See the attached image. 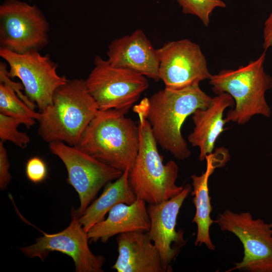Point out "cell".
<instances>
[{
    "label": "cell",
    "mask_w": 272,
    "mask_h": 272,
    "mask_svg": "<svg viewBox=\"0 0 272 272\" xmlns=\"http://www.w3.org/2000/svg\"><path fill=\"white\" fill-rule=\"evenodd\" d=\"M149 99L145 98L133 108L139 117V146L133 166L129 171L130 186L137 198L157 204L179 194L184 186L176 182L178 167L170 160L165 164L147 119Z\"/></svg>",
    "instance_id": "6da1fadb"
},
{
    "label": "cell",
    "mask_w": 272,
    "mask_h": 272,
    "mask_svg": "<svg viewBox=\"0 0 272 272\" xmlns=\"http://www.w3.org/2000/svg\"><path fill=\"white\" fill-rule=\"evenodd\" d=\"M212 98L195 84L173 89L165 88L149 98L147 119L157 143L178 160L190 156L181 133L186 119L198 109L208 107Z\"/></svg>",
    "instance_id": "7a4b0ae2"
},
{
    "label": "cell",
    "mask_w": 272,
    "mask_h": 272,
    "mask_svg": "<svg viewBox=\"0 0 272 272\" xmlns=\"http://www.w3.org/2000/svg\"><path fill=\"white\" fill-rule=\"evenodd\" d=\"M125 114L115 109L99 110L75 147L111 167L130 170L138 152L139 132Z\"/></svg>",
    "instance_id": "3957f363"
},
{
    "label": "cell",
    "mask_w": 272,
    "mask_h": 272,
    "mask_svg": "<svg viewBox=\"0 0 272 272\" xmlns=\"http://www.w3.org/2000/svg\"><path fill=\"white\" fill-rule=\"evenodd\" d=\"M98 106L85 80H68L54 92L52 104L41 112L38 134L45 142L76 146L97 114Z\"/></svg>",
    "instance_id": "277c9868"
},
{
    "label": "cell",
    "mask_w": 272,
    "mask_h": 272,
    "mask_svg": "<svg viewBox=\"0 0 272 272\" xmlns=\"http://www.w3.org/2000/svg\"><path fill=\"white\" fill-rule=\"evenodd\" d=\"M265 56V50L246 65L236 70H223L211 75L209 84L213 92L216 95L228 93L235 101L234 108L227 113V122L244 124L255 115L270 116L271 109L265 95L272 87V78L264 70Z\"/></svg>",
    "instance_id": "5b68a950"
},
{
    "label": "cell",
    "mask_w": 272,
    "mask_h": 272,
    "mask_svg": "<svg viewBox=\"0 0 272 272\" xmlns=\"http://www.w3.org/2000/svg\"><path fill=\"white\" fill-rule=\"evenodd\" d=\"M94 64L85 82L99 110L115 109L126 114L149 87L145 76L112 65L99 55L95 57Z\"/></svg>",
    "instance_id": "8992f818"
},
{
    "label": "cell",
    "mask_w": 272,
    "mask_h": 272,
    "mask_svg": "<svg viewBox=\"0 0 272 272\" xmlns=\"http://www.w3.org/2000/svg\"><path fill=\"white\" fill-rule=\"evenodd\" d=\"M49 24L35 5L7 0L0 6V48L17 53L39 51L49 42Z\"/></svg>",
    "instance_id": "52a82bcc"
},
{
    "label": "cell",
    "mask_w": 272,
    "mask_h": 272,
    "mask_svg": "<svg viewBox=\"0 0 272 272\" xmlns=\"http://www.w3.org/2000/svg\"><path fill=\"white\" fill-rule=\"evenodd\" d=\"M215 222L222 231L235 235L243 245L242 260L228 271L272 272V223L254 219L248 212L237 213L228 209Z\"/></svg>",
    "instance_id": "ba28073f"
},
{
    "label": "cell",
    "mask_w": 272,
    "mask_h": 272,
    "mask_svg": "<svg viewBox=\"0 0 272 272\" xmlns=\"http://www.w3.org/2000/svg\"><path fill=\"white\" fill-rule=\"evenodd\" d=\"M0 56L9 66V77L21 80L25 95L40 112L52 104L55 91L68 80L57 74V66L49 55L39 51L20 54L0 48Z\"/></svg>",
    "instance_id": "9c48e42d"
},
{
    "label": "cell",
    "mask_w": 272,
    "mask_h": 272,
    "mask_svg": "<svg viewBox=\"0 0 272 272\" xmlns=\"http://www.w3.org/2000/svg\"><path fill=\"white\" fill-rule=\"evenodd\" d=\"M50 152L63 163L67 172V182L78 194L80 217L96 196L108 182L115 180L122 171L97 160L75 146L61 142L49 143Z\"/></svg>",
    "instance_id": "30bf717a"
},
{
    "label": "cell",
    "mask_w": 272,
    "mask_h": 272,
    "mask_svg": "<svg viewBox=\"0 0 272 272\" xmlns=\"http://www.w3.org/2000/svg\"><path fill=\"white\" fill-rule=\"evenodd\" d=\"M77 210L72 209L70 225L62 231L54 234L43 232V236L36 239L30 245L20 248L29 258L43 261L50 252L58 251L71 257L77 272H102L105 258L96 255L90 250L86 232L79 221Z\"/></svg>",
    "instance_id": "8fae6325"
},
{
    "label": "cell",
    "mask_w": 272,
    "mask_h": 272,
    "mask_svg": "<svg viewBox=\"0 0 272 272\" xmlns=\"http://www.w3.org/2000/svg\"><path fill=\"white\" fill-rule=\"evenodd\" d=\"M156 52L160 80L166 88L177 89L199 84L212 75L199 46L189 39L169 41Z\"/></svg>",
    "instance_id": "7c38bea8"
},
{
    "label": "cell",
    "mask_w": 272,
    "mask_h": 272,
    "mask_svg": "<svg viewBox=\"0 0 272 272\" xmlns=\"http://www.w3.org/2000/svg\"><path fill=\"white\" fill-rule=\"evenodd\" d=\"M191 189V186L186 184L176 196L157 204H148L147 207L151 226L147 232L169 271H172L170 263L185 243L184 231H177L176 226L180 209Z\"/></svg>",
    "instance_id": "4fadbf2b"
},
{
    "label": "cell",
    "mask_w": 272,
    "mask_h": 272,
    "mask_svg": "<svg viewBox=\"0 0 272 272\" xmlns=\"http://www.w3.org/2000/svg\"><path fill=\"white\" fill-rule=\"evenodd\" d=\"M107 55L112 65L129 69L155 82L160 80L156 49L142 30L113 40Z\"/></svg>",
    "instance_id": "5bb4252c"
},
{
    "label": "cell",
    "mask_w": 272,
    "mask_h": 272,
    "mask_svg": "<svg viewBox=\"0 0 272 272\" xmlns=\"http://www.w3.org/2000/svg\"><path fill=\"white\" fill-rule=\"evenodd\" d=\"M117 260L112 268L117 272H166L160 254L147 232L118 235Z\"/></svg>",
    "instance_id": "9a60e30c"
},
{
    "label": "cell",
    "mask_w": 272,
    "mask_h": 272,
    "mask_svg": "<svg viewBox=\"0 0 272 272\" xmlns=\"http://www.w3.org/2000/svg\"><path fill=\"white\" fill-rule=\"evenodd\" d=\"M229 155L228 151L219 148L214 153L207 155L206 171L200 175H191L193 190L191 192L193 202L195 207V213L192 222L197 226V234L194 242L195 246L205 244L210 250L215 248L210 235V228L215 222L211 217L212 207L209 195L208 182L210 176L217 168L224 166L228 161Z\"/></svg>",
    "instance_id": "2e32d148"
},
{
    "label": "cell",
    "mask_w": 272,
    "mask_h": 272,
    "mask_svg": "<svg viewBox=\"0 0 272 272\" xmlns=\"http://www.w3.org/2000/svg\"><path fill=\"white\" fill-rule=\"evenodd\" d=\"M234 105L232 96L223 93L212 98L208 107L198 109L192 114L194 126L188 141L192 146L199 148L200 161H203L207 155L213 152L216 141L225 130L227 122L223 118L224 111Z\"/></svg>",
    "instance_id": "e0dca14e"
},
{
    "label": "cell",
    "mask_w": 272,
    "mask_h": 272,
    "mask_svg": "<svg viewBox=\"0 0 272 272\" xmlns=\"http://www.w3.org/2000/svg\"><path fill=\"white\" fill-rule=\"evenodd\" d=\"M151 222L146 202L137 198L131 204L120 203L113 207L106 219L96 224L87 232L89 241L107 242L112 237L122 233L148 232Z\"/></svg>",
    "instance_id": "ac0fdd59"
},
{
    "label": "cell",
    "mask_w": 272,
    "mask_h": 272,
    "mask_svg": "<svg viewBox=\"0 0 272 272\" xmlns=\"http://www.w3.org/2000/svg\"><path fill=\"white\" fill-rule=\"evenodd\" d=\"M129 171L125 170L114 182L106 184L100 196L79 217L80 223L86 232L103 220L106 214L116 205L120 203L130 205L137 199L129 184Z\"/></svg>",
    "instance_id": "d6986e66"
},
{
    "label": "cell",
    "mask_w": 272,
    "mask_h": 272,
    "mask_svg": "<svg viewBox=\"0 0 272 272\" xmlns=\"http://www.w3.org/2000/svg\"><path fill=\"white\" fill-rule=\"evenodd\" d=\"M0 113L21 120L27 128L41 118V113L31 109L8 84L0 83Z\"/></svg>",
    "instance_id": "ffe728a7"
},
{
    "label": "cell",
    "mask_w": 272,
    "mask_h": 272,
    "mask_svg": "<svg viewBox=\"0 0 272 272\" xmlns=\"http://www.w3.org/2000/svg\"><path fill=\"white\" fill-rule=\"evenodd\" d=\"M184 14H191L198 17L208 27L210 16L217 8H224L226 4L222 0H177Z\"/></svg>",
    "instance_id": "44dd1931"
},
{
    "label": "cell",
    "mask_w": 272,
    "mask_h": 272,
    "mask_svg": "<svg viewBox=\"0 0 272 272\" xmlns=\"http://www.w3.org/2000/svg\"><path fill=\"white\" fill-rule=\"evenodd\" d=\"M21 124H23L21 120L0 113L1 141L11 142L22 149L26 148L30 138L26 132L18 130Z\"/></svg>",
    "instance_id": "7402d4cb"
},
{
    "label": "cell",
    "mask_w": 272,
    "mask_h": 272,
    "mask_svg": "<svg viewBox=\"0 0 272 272\" xmlns=\"http://www.w3.org/2000/svg\"><path fill=\"white\" fill-rule=\"evenodd\" d=\"M27 178L32 182L39 183L46 178L48 169L45 162L41 158L34 156L29 159L25 166Z\"/></svg>",
    "instance_id": "603a6c76"
},
{
    "label": "cell",
    "mask_w": 272,
    "mask_h": 272,
    "mask_svg": "<svg viewBox=\"0 0 272 272\" xmlns=\"http://www.w3.org/2000/svg\"><path fill=\"white\" fill-rule=\"evenodd\" d=\"M8 67L5 63L1 62L0 63V82H5L10 85L15 90L18 96L23 100L25 104L31 109L34 110L37 106L32 102L26 95H23L21 92L22 89H24V87L22 83L14 82L12 81L8 74Z\"/></svg>",
    "instance_id": "cb8c5ba5"
},
{
    "label": "cell",
    "mask_w": 272,
    "mask_h": 272,
    "mask_svg": "<svg viewBox=\"0 0 272 272\" xmlns=\"http://www.w3.org/2000/svg\"><path fill=\"white\" fill-rule=\"evenodd\" d=\"M10 164L8 153L3 142L0 141V189L5 190L11 181L12 176L9 172Z\"/></svg>",
    "instance_id": "d4e9b609"
},
{
    "label": "cell",
    "mask_w": 272,
    "mask_h": 272,
    "mask_svg": "<svg viewBox=\"0 0 272 272\" xmlns=\"http://www.w3.org/2000/svg\"><path fill=\"white\" fill-rule=\"evenodd\" d=\"M263 46L265 50L272 47V12L264 23Z\"/></svg>",
    "instance_id": "484cf974"
}]
</instances>
